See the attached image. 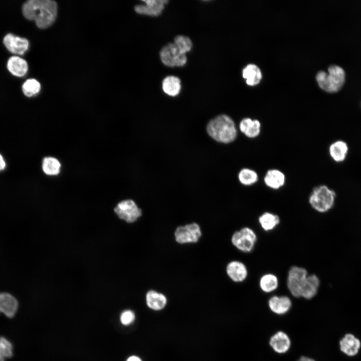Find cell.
I'll list each match as a JSON object with an SVG mask.
<instances>
[{"mask_svg":"<svg viewBox=\"0 0 361 361\" xmlns=\"http://www.w3.org/2000/svg\"><path fill=\"white\" fill-rule=\"evenodd\" d=\"M24 16L34 21L40 29H46L54 22L57 15V4L52 0H30L22 6Z\"/></svg>","mask_w":361,"mask_h":361,"instance_id":"cell-1","label":"cell"},{"mask_svg":"<svg viewBox=\"0 0 361 361\" xmlns=\"http://www.w3.org/2000/svg\"><path fill=\"white\" fill-rule=\"evenodd\" d=\"M207 130L214 140L224 143L233 142L237 135L234 121L225 114L219 115L211 120L207 125Z\"/></svg>","mask_w":361,"mask_h":361,"instance_id":"cell-2","label":"cell"},{"mask_svg":"<svg viewBox=\"0 0 361 361\" xmlns=\"http://www.w3.org/2000/svg\"><path fill=\"white\" fill-rule=\"evenodd\" d=\"M319 86L328 92H335L342 86L345 81V72L337 65H331L328 72L319 71L316 76Z\"/></svg>","mask_w":361,"mask_h":361,"instance_id":"cell-3","label":"cell"},{"mask_svg":"<svg viewBox=\"0 0 361 361\" xmlns=\"http://www.w3.org/2000/svg\"><path fill=\"white\" fill-rule=\"evenodd\" d=\"M335 192L325 185L315 187L309 197L311 207L319 213H325L333 206L335 199Z\"/></svg>","mask_w":361,"mask_h":361,"instance_id":"cell-4","label":"cell"},{"mask_svg":"<svg viewBox=\"0 0 361 361\" xmlns=\"http://www.w3.org/2000/svg\"><path fill=\"white\" fill-rule=\"evenodd\" d=\"M257 240L255 232L249 227H244L236 231L231 237L232 244L244 253L251 252Z\"/></svg>","mask_w":361,"mask_h":361,"instance_id":"cell-5","label":"cell"},{"mask_svg":"<svg viewBox=\"0 0 361 361\" xmlns=\"http://www.w3.org/2000/svg\"><path fill=\"white\" fill-rule=\"evenodd\" d=\"M159 55L162 63L168 67L183 66L187 62L186 54L181 53L173 43L164 46Z\"/></svg>","mask_w":361,"mask_h":361,"instance_id":"cell-6","label":"cell"},{"mask_svg":"<svg viewBox=\"0 0 361 361\" xmlns=\"http://www.w3.org/2000/svg\"><path fill=\"white\" fill-rule=\"evenodd\" d=\"M201 236V227L197 223L179 226L174 232V239L179 244L196 243Z\"/></svg>","mask_w":361,"mask_h":361,"instance_id":"cell-7","label":"cell"},{"mask_svg":"<svg viewBox=\"0 0 361 361\" xmlns=\"http://www.w3.org/2000/svg\"><path fill=\"white\" fill-rule=\"evenodd\" d=\"M308 275L307 271L304 268L294 266L288 273L287 286L289 291L295 297H300L301 290Z\"/></svg>","mask_w":361,"mask_h":361,"instance_id":"cell-8","label":"cell"},{"mask_svg":"<svg viewBox=\"0 0 361 361\" xmlns=\"http://www.w3.org/2000/svg\"><path fill=\"white\" fill-rule=\"evenodd\" d=\"M114 211L120 219L128 223L135 222L142 214L141 209L131 200L120 202L115 207Z\"/></svg>","mask_w":361,"mask_h":361,"instance_id":"cell-9","label":"cell"},{"mask_svg":"<svg viewBox=\"0 0 361 361\" xmlns=\"http://www.w3.org/2000/svg\"><path fill=\"white\" fill-rule=\"evenodd\" d=\"M144 5H138L134 7L135 11L141 15L157 17L159 16L168 2L167 0L142 1Z\"/></svg>","mask_w":361,"mask_h":361,"instance_id":"cell-10","label":"cell"},{"mask_svg":"<svg viewBox=\"0 0 361 361\" xmlns=\"http://www.w3.org/2000/svg\"><path fill=\"white\" fill-rule=\"evenodd\" d=\"M3 42L9 51L17 55L24 54L28 49L29 45L27 39L12 34L6 35L4 38Z\"/></svg>","mask_w":361,"mask_h":361,"instance_id":"cell-11","label":"cell"},{"mask_svg":"<svg viewBox=\"0 0 361 361\" xmlns=\"http://www.w3.org/2000/svg\"><path fill=\"white\" fill-rule=\"evenodd\" d=\"M340 351L348 356L356 355L361 347L360 340L352 333H346L339 342Z\"/></svg>","mask_w":361,"mask_h":361,"instance_id":"cell-12","label":"cell"},{"mask_svg":"<svg viewBox=\"0 0 361 361\" xmlns=\"http://www.w3.org/2000/svg\"><path fill=\"white\" fill-rule=\"evenodd\" d=\"M226 273L229 277L234 282H241L248 276V270L246 265L241 261H232L226 266Z\"/></svg>","mask_w":361,"mask_h":361,"instance_id":"cell-13","label":"cell"},{"mask_svg":"<svg viewBox=\"0 0 361 361\" xmlns=\"http://www.w3.org/2000/svg\"><path fill=\"white\" fill-rule=\"evenodd\" d=\"M269 344L276 352L280 354L285 353L290 347L291 340L286 333L279 331L271 336L269 340Z\"/></svg>","mask_w":361,"mask_h":361,"instance_id":"cell-14","label":"cell"},{"mask_svg":"<svg viewBox=\"0 0 361 361\" xmlns=\"http://www.w3.org/2000/svg\"><path fill=\"white\" fill-rule=\"evenodd\" d=\"M239 128L245 136L249 138H254L260 134L261 124L257 119L245 117L241 120Z\"/></svg>","mask_w":361,"mask_h":361,"instance_id":"cell-15","label":"cell"},{"mask_svg":"<svg viewBox=\"0 0 361 361\" xmlns=\"http://www.w3.org/2000/svg\"><path fill=\"white\" fill-rule=\"evenodd\" d=\"M270 309L278 315H283L289 311L292 306L291 299L286 296H273L268 301Z\"/></svg>","mask_w":361,"mask_h":361,"instance_id":"cell-16","label":"cell"},{"mask_svg":"<svg viewBox=\"0 0 361 361\" xmlns=\"http://www.w3.org/2000/svg\"><path fill=\"white\" fill-rule=\"evenodd\" d=\"M18 307V302L12 295L6 292L0 293V312L12 318L15 315Z\"/></svg>","mask_w":361,"mask_h":361,"instance_id":"cell-17","label":"cell"},{"mask_svg":"<svg viewBox=\"0 0 361 361\" xmlns=\"http://www.w3.org/2000/svg\"><path fill=\"white\" fill-rule=\"evenodd\" d=\"M286 176L285 174L278 169H270L267 170L264 177V182L268 188L278 190L282 187L285 184Z\"/></svg>","mask_w":361,"mask_h":361,"instance_id":"cell-18","label":"cell"},{"mask_svg":"<svg viewBox=\"0 0 361 361\" xmlns=\"http://www.w3.org/2000/svg\"><path fill=\"white\" fill-rule=\"evenodd\" d=\"M319 285V279L316 275H308L301 288L300 297L312 298L317 294Z\"/></svg>","mask_w":361,"mask_h":361,"instance_id":"cell-19","label":"cell"},{"mask_svg":"<svg viewBox=\"0 0 361 361\" xmlns=\"http://www.w3.org/2000/svg\"><path fill=\"white\" fill-rule=\"evenodd\" d=\"M7 66L9 71L17 77L24 76L28 70V65L26 61L18 56L10 57Z\"/></svg>","mask_w":361,"mask_h":361,"instance_id":"cell-20","label":"cell"},{"mask_svg":"<svg viewBox=\"0 0 361 361\" xmlns=\"http://www.w3.org/2000/svg\"><path fill=\"white\" fill-rule=\"evenodd\" d=\"M145 298L147 306L154 310L162 309L167 303V299L164 294L153 290L147 292Z\"/></svg>","mask_w":361,"mask_h":361,"instance_id":"cell-21","label":"cell"},{"mask_svg":"<svg viewBox=\"0 0 361 361\" xmlns=\"http://www.w3.org/2000/svg\"><path fill=\"white\" fill-rule=\"evenodd\" d=\"M242 76L246 79V83L250 86L258 84L262 77L259 67L254 64H248L242 71Z\"/></svg>","mask_w":361,"mask_h":361,"instance_id":"cell-22","label":"cell"},{"mask_svg":"<svg viewBox=\"0 0 361 361\" xmlns=\"http://www.w3.org/2000/svg\"><path fill=\"white\" fill-rule=\"evenodd\" d=\"M162 88L164 92L168 95L175 96L180 91V80L176 76H167L162 81Z\"/></svg>","mask_w":361,"mask_h":361,"instance_id":"cell-23","label":"cell"},{"mask_svg":"<svg viewBox=\"0 0 361 361\" xmlns=\"http://www.w3.org/2000/svg\"><path fill=\"white\" fill-rule=\"evenodd\" d=\"M347 151L348 147L346 143L341 140L332 143L329 148L330 156L336 162L343 161L346 157Z\"/></svg>","mask_w":361,"mask_h":361,"instance_id":"cell-24","label":"cell"},{"mask_svg":"<svg viewBox=\"0 0 361 361\" xmlns=\"http://www.w3.org/2000/svg\"><path fill=\"white\" fill-rule=\"evenodd\" d=\"M259 223L265 231L273 230L280 223V218L276 214L270 212L263 213L258 218Z\"/></svg>","mask_w":361,"mask_h":361,"instance_id":"cell-25","label":"cell"},{"mask_svg":"<svg viewBox=\"0 0 361 361\" xmlns=\"http://www.w3.org/2000/svg\"><path fill=\"white\" fill-rule=\"evenodd\" d=\"M61 166L58 159L53 157H45L42 161V170L48 175H58L60 172Z\"/></svg>","mask_w":361,"mask_h":361,"instance_id":"cell-26","label":"cell"},{"mask_svg":"<svg viewBox=\"0 0 361 361\" xmlns=\"http://www.w3.org/2000/svg\"><path fill=\"white\" fill-rule=\"evenodd\" d=\"M261 289L265 293H270L275 290L278 286L277 277L273 274L267 273L263 275L259 281Z\"/></svg>","mask_w":361,"mask_h":361,"instance_id":"cell-27","label":"cell"},{"mask_svg":"<svg viewBox=\"0 0 361 361\" xmlns=\"http://www.w3.org/2000/svg\"><path fill=\"white\" fill-rule=\"evenodd\" d=\"M238 176L240 183L246 186L253 185L258 180L257 172L249 168L241 169L239 172Z\"/></svg>","mask_w":361,"mask_h":361,"instance_id":"cell-28","label":"cell"},{"mask_svg":"<svg viewBox=\"0 0 361 361\" xmlns=\"http://www.w3.org/2000/svg\"><path fill=\"white\" fill-rule=\"evenodd\" d=\"M41 89L40 83L35 79L27 80L22 85V91L25 95L32 97L39 93Z\"/></svg>","mask_w":361,"mask_h":361,"instance_id":"cell-29","label":"cell"},{"mask_svg":"<svg viewBox=\"0 0 361 361\" xmlns=\"http://www.w3.org/2000/svg\"><path fill=\"white\" fill-rule=\"evenodd\" d=\"M173 43L183 54L191 51L193 44L191 40L187 36L178 35L175 37Z\"/></svg>","mask_w":361,"mask_h":361,"instance_id":"cell-30","label":"cell"},{"mask_svg":"<svg viewBox=\"0 0 361 361\" xmlns=\"http://www.w3.org/2000/svg\"><path fill=\"white\" fill-rule=\"evenodd\" d=\"M0 354L5 359L13 356V345L3 336L0 337Z\"/></svg>","mask_w":361,"mask_h":361,"instance_id":"cell-31","label":"cell"},{"mask_svg":"<svg viewBox=\"0 0 361 361\" xmlns=\"http://www.w3.org/2000/svg\"><path fill=\"white\" fill-rule=\"evenodd\" d=\"M120 319L122 324L129 325L134 321L135 315L132 311L126 310L121 313Z\"/></svg>","mask_w":361,"mask_h":361,"instance_id":"cell-32","label":"cell"},{"mask_svg":"<svg viewBox=\"0 0 361 361\" xmlns=\"http://www.w3.org/2000/svg\"><path fill=\"white\" fill-rule=\"evenodd\" d=\"M6 167V162L3 155L0 153V171L4 170Z\"/></svg>","mask_w":361,"mask_h":361,"instance_id":"cell-33","label":"cell"},{"mask_svg":"<svg viewBox=\"0 0 361 361\" xmlns=\"http://www.w3.org/2000/svg\"><path fill=\"white\" fill-rule=\"evenodd\" d=\"M297 361H315L313 358L307 356H301Z\"/></svg>","mask_w":361,"mask_h":361,"instance_id":"cell-34","label":"cell"},{"mask_svg":"<svg viewBox=\"0 0 361 361\" xmlns=\"http://www.w3.org/2000/svg\"><path fill=\"white\" fill-rule=\"evenodd\" d=\"M126 361H141V360L136 356H131L127 358Z\"/></svg>","mask_w":361,"mask_h":361,"instance_id":"cell-35","label":"cell"},{"mask_svg":"<svg viewBox=\"0 0 361 361\" xmlns=\"http://www.w3.org/2000/svg\"><path fill=\"white\" fill-rule=\"evenodd\" d=\"M0 361H5V358L0 354Z\"/></svg>","mask_w":361,"mask_h":361,"instance_id":"cell-36","label":"cell"}]
</instances>
